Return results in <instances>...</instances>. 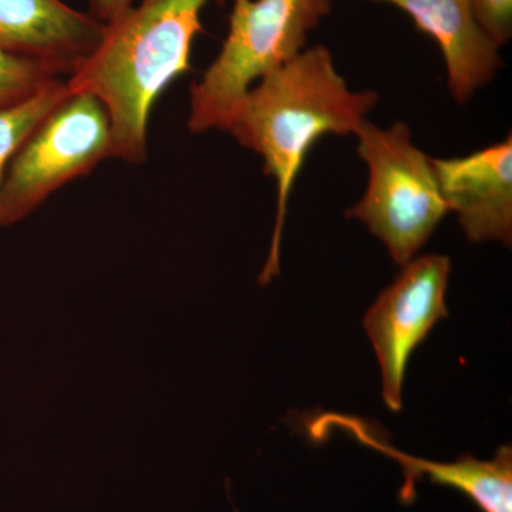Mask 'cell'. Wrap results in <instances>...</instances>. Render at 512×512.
Listing matches in <instances>:
<instances>
[{"label": "cell", "mask_w": 512, "mask_h": 512, "mask_svg": "<svg viewBox=\"0 0 512 512\" xmlns=\"http://www.w3.org/2000/svg\"><path fill=\"white\" fill-rule=\"evenodd\" d=\"M377 101L373 90L353 92L328 47L318 45L262 77L235 107L224 131L258 154L264 173L276 183L274 234L261 285L281 272L288 201L309 150L329 134H355Z\"/></svg>", "instance_id": "6da1fadb"}, {"label": "cell", "mask_w": 512, "mask_h": 512, "mask_svg": "<svg viewBox=\"0 0 512 512\" xmlns=\"http://www.w3.org/2000/svg\"><path fill=\"white\" fill-rule=\"evenodd\" d=\"M210 0H138L106 25L100 45L66 84L103 104L113 131L114 158L141 164L148 123L161 92L191 70V50Z\"/></svg>", "instance_id": "7a4b0ae2"}, {"label": "cell", "mask_w": 512, "mask_h": 512, "mask_svg": "<svg viewBox=\"0 0 512 512\" xmlns=\"http://www.w3.org/2000/svg\"><path fill=\"white\" fill-rule=\"evenodd\" d=\"M330 9V0H235L220 53L191 87V133L225 130L254 83L303 52Z\"/></svg>", "instance_id": "3957f363"}, {"label": "cell", "mask_w": 512, "mask_h": 512, "mask_svg": "<svg viewBox=\"0 0 512 512\" xmlns=\"http://www.w3.org/2000/svg\"><path fill=\"white\" fill-rule=\"evenodd\" d=\"M355 136L369 180L346 217L363 222L393 261L404 266L448 212L431 158L413 144L412 131L402 121L380 128L365 120Z\"/></svg>", "instance_id": "277c9868"}, {"label": "cell", "mask_w": 512, "mask_h": 512, "mask_svg": "<svg viewBox=\"0 0 512 512\" xmlns=\"http://www.w3.org/2000/svg\"><path fill=\"white\" fill-rule=\"evenodd\" d=\"M107 158H114L109 114L92 94L69 89L6 164L0 181V227L22 221L53 192Z\"/></svg>", "instance_id": "5b68a950"}, {"label": "cell", "mask_w": 512, "mask_h": 512, "mask_svg": "<svg viewBox=\"0 0 512 512\" xmlns=\"http://www.w3.org/2000/svg\"><path fill=\"white\" fill-rule=\"evenodd\" d=\"M451 261L431 254L403 266L386 291L367 311L363 326L382 370L384 403L392 412L403 407L407 365L414 350L439 320L447 318L446 291Z\"/></svg>", "instance_id": "8992f818"}, {"label": "cell", "mask_w": 512, "mask_h": 512, "mask_svg": "<svg viewBox=\"0 0 512 512\" xmlns=\"http://www.w3.org/2000/svg\"><path fill=\"white\" fill-rule=\"evenodd\" d=\"M333 429L349 433L365 446L375 448L402 464L404 483L399 498L403 504H412L416 500V484L424 476H429L431 483L446 485L467 495L483 512H512L511 446H501L494 458L488 461L466 454L454 463H434L390 446L372 424L359 417L323 413L308 423L309 436L316 441L325 440Z\"/></svg>", "instance_id": "52a82bcc"}, {"label": "cell", "mask_w": 512, "mask_h": 512, "mask_svg": "<svg viewBox=\"0 0 512 512\" xmlns=\"http://www.w3.org/2000/svg\"><path fill=\"white\" fill-rule=\"evenodd\" d=\"M441 197L473 242H512V137L466 157L431 158Z\"/></svg>", "instance_id": "ba28073f"}, {"label": "cell", "mask_w": 512, "mask_h": 512, "mask_svg": "<svg viewBox=\"0 0 512 512\" xmlns=\"http://www.w3.org/2000/svg\"><path fill=\"white\" fill-rule=\"evenodd\" d=\"M106 25L63 0H0V45L70 77L97 49Z\"/></svg>", "instance_id": "9c48e42d"}, {"label": "cell", "mask_w": 512, "mask_h": 512, "mask_svg": "<svg viewBox=\"0 0 512 512\" xmlns=\"http://www.w3.org/2000/svg\"><path fill=\"white\" fill-rule=\"evenodd\" d=\"M403 10L416 28L436 40L447 69V84L458 104L494 79L500 47L478 23L471 0H370Z\"/></svg>", "instance_id": "30bf717a"}, {"label": "cell", "mask_w": 512, "mask_h": 512, "mask_svg": "<svg viewBox=\"0 0 512 512\" xmlns=\"http://www.w3.org/2000/svg\"><path fill=\"white\" fill-rule=\"evenodd\" d=\"M67 94L69 87L66 80H62L23 103L0 107V181L6 164L20 144Z\"/></svg>", "instance_id": "8fae6325"}, {"label": "cell", "mask_w": 512, "mask_h": 512, "mask_svg": "<svg viewBox=\"0 0 512 512\" xmlns=\"http://www.w3.org/2000/svg\"><path fill=\"white\" fill-rule=\"evenodd\" d=\"M62 80L52 67L0 45V107L23 103Z\"/></svg>", "instance_id": "7c38bea8"}, {"label": "cell", "mask_w": 512, "mask_h": 512, "mask_svg": "<svg viewBox=\"0 0 512 512\" xmlns=\"http://www.w3.org/2000/svg\"><path fill=\"white\" fill-rule=\"evenodd\" d=\"M478 23L498 47L512 36V0H471Z\"/></svg>", "instance_id": "4fadbf2b"}, {"label": "cell", "mask_w": 512, "mask_h": 512, "mask_svg": "<svg viewBox=\"0 0 512 512\" xmlns=\"http://www.w3.org/2000/svg\"><path fill=\"white\" fill-rule=\"evenodd\" d=\"M137 2L138 0H89V13L103 25H109Z\"/></svg>", "instance_id": "5bb4252c"}]
</instances>
